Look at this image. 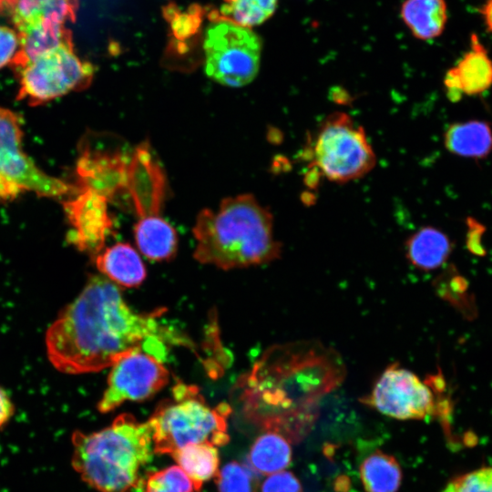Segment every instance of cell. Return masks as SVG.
Wrapping results in <instances>:
<instances>
[{
	"label": "cell",
	"instance_id": "cell-1",
	"mask_svg": "<svg viewBox=\"0 0 492 492\" xmlns=\"http://www.w3.org/2000/svg\"><path fill=\"white\" fill-rule=\"evenodd\" d=\"M163 312L134 311L115 283L93 276L47 329L48 359L58 371L78 374L111 367L137 350L160 360L167 345L193 350L195 344L189 337L159 320Z\"/></svg>",
	"mask_w": 492,
	"mask_h": 492
},
{
	"label": "cell",
	"instance_id": "cell-2",
	"mask_svg": "<svg viewBox=\"0 0 492 492\" xmlns=\"http://www.w3.org/2000/svg\"><path fill=\"white\" fill-rule=\"evenodd\" d=\"M345 376L339 353L319 341L302 340L268 348L237 387L244 415L292 442L309 431L321 399Z\"/></svg>",
	"mask_w": 492,
	"mask_h": 492
},
{
	"label": "cell",
	"instance_id": "cell-3",
	"mask_svg": "<svg viewBox=\"0 0 492 492\" xmlns=\"http://www.w3.org/2000/svg\"><path fill=\"white\" fill-rule=\"evenodd\" d=\"M193 233L194 258L223 270L264 264L282 253L272 213L251 194L225 199L217 211L202 210Z\"/></svg>",
	"mask_w": 492,
	"mask_h": 492
},
{
	"label": "cell",
	"instance_id": "cell-4",
	"mask_svg": "<svg viewBox=\"0 0 492 492\" xmlns=\"http://www.w3.org/2000/svg\"><path fill=\"white\" fill-rule=\"evenodd\" d=\"M71 442L74 470L98 492H133L154 451L149 424L130 414L119 415L98 431L76 430Z\"/></svg>",
	"mask_w": 492,
	"mask_h": 492
},
{
	"label": "cell",
	"instance_id": "cell-5",
	"mask_svg": "<svg viewBox=\"0 0 492 492\" xmlns=\"http://www.w3.org/2000/svg\"><path fill=\"white\" fill-rule=\"evenodd\" d=\"M231 413L229 405L211 407L196 386L179 383L171 398L162 401L147 422L153 450L171 455L189 444L223 446L230 441L227 420Z\"/></svg>",
	"mask_w": 492,
	"mask_h": 492
},
{
	"label": "cell",
	"instance_id": "cell-6",
	"mask_svg": "<svg viewBox=\"0 0 492 492\" xmlns=\"http://www.w3.org/2000/svg\"><path fill=\"white\" fill-rule=\"evenodd\" d=\"M309 157L319 175L336 183L360 179L376 163L364 129L344 112L332 113L321 122Z\"/></svg>",
	"mask_w": 492,
	"mask_h": 492
},
{
	"label": "cell",
	"instance_id": "cell-7",
	"mask_svg": "<svg viewBox=\"0 0 492 492\" xmlns=\"http://www.w3.org/2000/svg\"><path fill=\"white\" fill-rule=\"evenodd\" d=\"M15 72L19 79L17 99L36 106L87 87L92 80L94 67L76 55L71 40Z\"/></svg>",
	"mask_w": 492,
	"mask_h": 492
},
{
	"label": "cell",
	"instance_id": "cell-8",
	"mask_svg": "<svg viewBox=\"0 0 492 492\" xmlns=\"http://www.w3.org/2000/svg\"><path fill=\"white\" fill-rule=\"evenodd\" d=\"M203 47L206 74L216 82L240 87L257 76L261 40L250 28L216 22L207 29Z\"/></svg>",
	"mask_w": 492,
	"mask_h": 492
},
{
	"label": "cell",
	"instance_id": "cell-9",
	"mask_svg": "<svg viewBox=\"0 0 492 492\" xmlns=\"http://www.w3.org/2000/svg\"><path fill=\"white\" fill-rule=\"evenodd\" d=\"M18 116L0 107V200L31 191L42 197H61L74 188L41 170L25 153Z\"/></svg>",
	"mask_w": 492,
	"mask_h": 492
},
{
	"label": "cell",
	"instance_id": "cell-10",
	"mask_svg": "<svg viewBox=\"0 0 492 492\" xmlns=\"http://www.w3.org/2000/svg\"><path fill=\"white\" fill-rule=\"evenodd\" d=\"M432 378L423 381L411 370L389 364L360 401L389 417L421 420L438 412Z\"/></svg>",
	"mask_w": 492,
	"mask_h": 492
},
{
	"label": "cell",
	"instance_id": "cell-11",
	"mask_svg": "<svg viewBox=\"0 0 492 492\" xmlns=\"http://www.w3.org/2000/svg\"><path fill=\"white\" fill-rule=\"evenodd\" d=\"M169 377L162 360L143 350L131 352L111 366L97 409L108 413L126 401L147 400L168 384Z\"/></svg>",
	"mask_w": 492,
	"mask_h": 492
},
{
	"label": "cell",
	"instance_id": "cell-12",
	"mask_svg": "<svg viewBox=\"0 0 492 492\" xmlns=\"http://www.w3.org/2000/svg\"><path fill=\"white\" fill-rule=\"evenodd\" d=\"M73 230L68 239L80 251L98 255L104 247L112 221L108 214L106 197L84 189L74 201L66 204Z\"/></svg>",
	"mask_w": 492,
	"mask_h": 492
},
{
	"label": "cell",
	"instance_id": "cell-13",
	"mask_svg": "<svg viewBox=\"0 0 492 492\" xmlns=\"http://www.w3.org/2000/svg\"><path fill=\"white\" fill-rule=\"evenodd\" d=\"M446 95L457 101L463 94L483 93L492 86V60L476 35L471 36V49L450 68L444 80Z\"/></svg>",
	"mask_w": 492,
	"mask_h": 492
},
{
	"label": "cell",
	"instance_id": "cell-14",
	"mask_svg": "<svg viewBox=\"0 0 492 492\" xmlns=\"http://www.w3.org/2000/svg\"><path fill=\"white\" fill-rule=\"evenodd\" d=\"M16 34L19 47L10 63L14 70L72 40L71 31L64 24L50 19Z\"/></svg>",
	"mask_w": 492,
	"mask_h": 492
},
{
	"label": "cell",
	"instance_id": "cell-15",
	"mask_svg": "<svg viewBox=\"0 0 492 492\" xmlns=\"http://www.w3.org/2000/svg\"><path fill=\"white\" fill-rule=\"evenodd\" d=\"M96 266L110 281L125 287H137L146 277L138 252L128 243H118L96 256Z\"/></svg>",
	"mask_w": 492,
	"mask_h": 492
},
{
	"label": "cell",
	"instance_id": "cell-16",
	"mask_svg": "<svg viewBox=\"0 0 492 492\" xmlns=\"http://www.w3.org/2000/svg\"><path fill=\"white\" fill-rule=\"evenodd\" d=\"M444 142L455 155L483 159L492 152V127L482 120L454 123L446 130Z\"/></svg>",
	"mask_w": 492,
	"mask_h": 492
},
{
	"label": "cell",
	"instance_id": "cell-17",
	"mask_svg": "<svg viewBox=\"0 0 492 492\" xmlns=\"http://www.w3.org/2000/svg\"><path fill=\"white\" fill-rule=\"evenodd\" d=\"M134 234L139 251L149 260L166 261L177 251L176 231L156 214L142 216L135 225Z\"/></svg>",
	"mask_w": 492,
	"mask_h": 492
},
{
	"label": "cell",
	"instance_id": "cell-18",
	"mask_svg": "<svg viewBox=\"0 0 492 492\" xmlns=\"http://www.w3.org/2000/svg\"><path fill=\"white\" fill-rule=\"evenodd\" d=\"M405 256L415 268L431 271L441 266L451 252V241L440 230L423 227L405 241Z\"/></svg>",
	"mask_w": 492,
	"mask_h": 492
},
{
	"label": "cell",
	"instance_id": "cell-19",
	"mask_svg": "<svg viewBox=\"0 0 492 492\" xmlns=\"http://www.w3.org/2000/svg\"><path fill=\"white\" fill-rule=\"evenodd\" d=\"M77 9L78 0H15L10 15L19 33L45 19L74 22Z\"/></svg>",
	"mask_w": 492,
	"mask_h": 492
},
{
	"label": "cell",
	"instance_id": "cell-20",
	"mask_svg": "<svg viewBox=\"0 0 492 492\" xmlns=\"http://www.w3.org/2000/svg\"><path fill=\"white\" fill-rule=\"evenodd\" d=\"M401 16L415 37L429 40L440 36L446 23L445 0H405Z\"/></svg>",
	"mask_w": 492,
	"mask_h": 492
},
{
	"label": "cell",
	"instance_id": "cell-21",
	"mask_svg": "<svg viewBox=\"0 0 492 492\" xmlns=\"http://www.w3.org/2000/svg\"><path fill=\"white\" fill-rule=\"evenodd\" d=\"M292 461L291 441L283 435L267 430L258 436L249 452V462L259 473L272 475L288 467Z\"/></svg>",
	"mask_w": 492,
	"mask_h": 492
},
{
	"label": "cell",
	"instance_id": "cell-22",
	"mask_svg": "<svg viewBox=\"0 0 492 492\" xmlns=\"http://www.w3.org/2000/svg\"><path fill=\"white\" fill-rule=\"evenodd\" d=\"M360 478L365 492H397L402 482V470L397 460L382 450L364 458Z\"/></svg>",
	"mask_w": 492,
	"mask_h": 492
},
{
	"label": "cell",
	"instance_id": "cell-23",
	"mask_svg": "<svg viewBox=\"0 0 492 492\" xmlns=\"http://www.w3.org/2000/svg\"><path fill=\"white\" fill-rule=\"evenodd\" d=\"M171 456L199 490L204 481L215 477L219 471V453L210 444H189Z\"/></svg>",
	"mask_w": 492,
	"mask_h": 492
},
{
	"label": "cell",
	"instance_id": "cell-24",
	"mask_svg": "<svg viewBox=\"0 0 492 492\" xmlns=\"http://www.w3.org/2000/svg\"><path fill=\"white\" fill-rule=\"evenodd\" d=\"M278 0H223L219 10L210 11L215 22L226 21L250 27L265 22L274 13Z\"/></svg>",
	"mask_w": 492,
	"mask_h": 492
},
{
	"label": "cell",
	"instance_id": "cell-25",
	"mask_svg": "<svg viewBox=\"0 0 492 492\" xmlns=\"http://www.w3.org/2000/svg\"><path fill=\"white\" fill-rule=\"evenodd\" d=\"M163 16L170 26L176 42H186L196 36L201 26L204 9L197 4L181 11L176 4L169 3L162 8Z\"/></svg>",
	"mask_w": 492,
	"mask_h": 492
},
{
	"label": "cell",
	"instance_id": "cell-26",
	"mask_svg": "<svg viewBox=\"0 0 492 492\" xmlns=\"http://www.w3.org/2000/svg\"><path fill=\"white\" fill-rule=\"evenodd\" d=\"M196 485L179 466H171L149 475L146 492H194Z\"/></svg>",
	"mask_w": 492,
	"mask_h": 492
},
{
	"label": "cell",
	"instance_id": "cell-27",
	"mask_svg": "<svg viewBox=\"0 0 492 492\" xmlns=\"http://www.w3.org/2000/svg\"><path fill=\"white\" fill-rule=\"evenodd\" d=\"M219 492H256L257 480L243 465L230 462L215 476Z\"/></svg>",
	"mask_w": 492,
	"mask_h": 492
},
{
	"label": "cell",
	"instance_id": "cell-28",
	"mask_svg": "<svg viewBox=\"0 0 492 492\" xmlns=\"http://www.w3.org/2000/svg\"><path fill=\"white\" fill-rule=\"evenodd\" d=\"M442 492H492V466H486L452 479Z\"/></svg>",
	"mask_w": 492,
	"mask_h": 492
},
{
	"label": "cell",
	"instance_id": "cell-29",
	"mask_svg": "<svg viewBox=\"0 0 492 492\" xmlns=\"http://www.w3.org/2000/svg\"><path fill=\"white\" fill-rule=\"evenodd\" d=\"M261 492H302L298 478L290 471L270 475L261 485Z\"/></svg>",
	"mask_w": 492,
	"mask_h": 492
},
{
	"label": "cell",
	"instance_id": "cell-30",
	"mask_svg": "<svg viewBox=\"0 0 492 492\" xmlns=\"http://www.w3.org/2000/svg\"><path fill=\"white\" fill-rule=\"evenodd\" d=\"M19 47L16 31L0 26V68L10 64Z\"/></svg>",
	"mask_w": 492,
	"mask_h": 492
},
{
	"label": "cell",
	"instance_id": "cell-31",
	"mask_svg": "<svg viewBox=\"0 0 492 492\" xmlns=\"http://www.w3.org/2000/svg\"><path fill=\"white\" fill-rule=\"evenodd\" d=\"M15 414V405L7 393L0 387V430L5 427Z\"/></svg>",
	"mask_w": 492,
	"mask_h": 492
},
{
	"label": "cell",
	"instance_id": "cell-32",
	"mask_svg": "<svg viewBox=\"0 0 492 492\" xmlns=\"http://www.w3.org/2000/svg\"><path fill=\"white\" fill-rule=\"evenodd\" d=\"M481 14L484 16V20L487 28L489 32H492V0H488L481 8Z\"/></svg>",
	"mask_w": 492,
	"mask_h": 492
},
{
	"label": "cell",
	"instance_id": "cell-33",
	"mask_svg": "<svg viewBox=\"0 0 492 492\" xmlns=\"http://www.w3.org/2000/svg\"><path fill=\"white\" fill-rule=\"evenodd\" d=\"M15 0H0V14L10 11L15 4Z\"/></svg>",
	"mask_w": 492,
	"mask_h": 492
}]
</instances>
